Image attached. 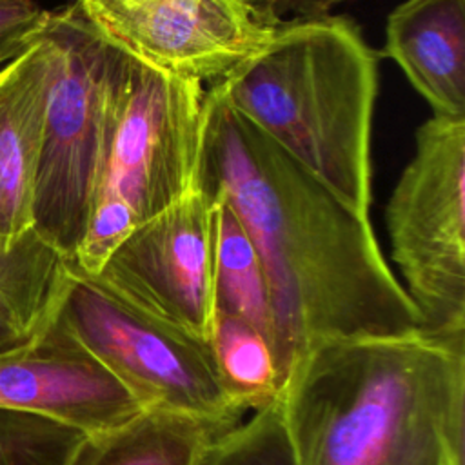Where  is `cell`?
Wrapping results in <instances>:
<instances>
[{"label": "cell", "mask_w": 465, "mask_h": 465, "mask_svg": "<svg viewBox=\"0 0 465 465\" xmlns=\"http://www.w3.org/2000/svg\"><path fill=\"white\" fill-rule=\"evenodd\" d=\"M198 182L225 200L265 272L280 389L322 341L396 336L421 316L385 262L369 216L358 214L211 85Z\"/></svg>", "instance_id": "6da1fadb"}, {"label": "cell", "mask_w": 465, "mask_h": 465, "mask_svg": "<svg viewBox=\"0 0 465 465\" xmlns=\"http://www.w3.org/2000/svg\"><path fill=\"white\" fill-rule=\"evenodd\" d=\"M278 403L300 465H465V332L322 341Z\"/></svg>", "instance_id": "7a4b0ae2"}, {"label": "cell", "mask_w": 465, "mask_h": 465, "mask_svg": "<svg viewBox=\"0 0 465 465\" xmlns=\"http://www.w3.org/2000/svg\"><path fill=\"white\" fill-rule=\"evenodd\" d=\"M361 216L371 203L378 53L343 15L278 20L271 42L211 84Z\"/></svg>", "instance_id": "3957f363"}, {"label": "cell", "mask_w": 465, "mask_h": 465, "mask_svg": "<svg viewBox=\"0 0 465 465\" xmlns=\"http://www.w3.org/2000/svg\"><path fill=\"white\" fill-rule=\"evenodd\" d=\"M53 47L45 118L35 176L33 231L73 260L100 187L133 58L109 44L80 9L49 11Z\"/></svg>", "instance_id": "277c9868"}, {"label": "cell", "mask_w": 465, "mask_h": 465, "mask_svg": "<svg viewBox=\"0 0 465 465\" xmlns=\"http://www.w3.org/2000/svg\"><path fill=\"white\" fill-rule=\"evenodd\" d=\"M54 314L142 409L227 429L249 414L223 381L211 340L131 305L69 262Z\"/></svg>", "instance_id": "5b68a950"}, {"label": "cell", "mask_w": 465, "mask_h": 465, "mask_svg": "<svg viewBox=\"0 0 465 465\" xmlns=\"http://www.w3.org/2000/svg\"><path fill=\"white\" fill-rule=\"evenodd\" d=\"M392 260L430 332H465V116L432 114L385 209Z\"/></svg>", "instance_id": "8992f818"}, {"label": "cell", "mask_w": 465, "mask_h": 465, "mask_svg": "<svg viewBox=\"0 0 465 465\" xmlns=\"http://www.w3.org/2000/svg\"><path fill=\"white\" fill-rule=\"evenodd\" d=\"M203 122L202 82L133 60L94 203H122L138 223L174 203L198 182Z\"/></svg>", "instance_id": "52a82bcc"}, {"label": "cell", "mask_w": 465, "mask_h": 465, "mask_svg": "<svg viewBox=\"0 0 465 465\" xmlns=\"http://www.w3.org/2000/svg\"><path fill=\"white\" fill-rule=\"evenodd\" d=\"M109 44L154 71L211 82L258 54L278 20L245 0H74Z\"/></svg>", "instance_id": "ba28073f"}, {"label": "cell", "mask_w": 465, "mask_h": 465, "mask_svg": "<svg viewBox=\"0 0 465 465\" xmlns=\"http://www.w3.org/2000/svg\"><path fill=\"white\" fill-rule=\"evenodd\" d=\"M91 278L131 305L211 340L213 207L200 182L138 223Z\"/></svg>", "instance_id": "9c48e42d"}, {"label": "cell", "mask_w": 465, "mask_h": 465, "mask_svg": "<svg viewBox=\"0 0 465 465\" xmlns=\"http://www.w3.org/2000/svg\"><path fill=\"white\" fill-rule=\"evenodd\" d=\"M0 409L84 434L114 429L143 411L54 312L25 341L0 352Z\"/></svg>", "instance_id": "30bf717a"}, {"label": "cell", "mask_w": 465, "mask_h": 465, "mask_svg": "<svg viewBox=\"0 0 465 465\" xmlns=\"http://www.w3.org/2000/svg\"><path fill=\"white\" fill-rule=\"evenodd\" d=\"M53 47L45 33L0 67V249L33 231L35 176L45 118Z\"/></svg>", "instance_id": "8fae6325"}, {"label": "cell", "mask_w": 465, "mask_h": 465, "mask_svg": "<svg viewBox=\"0 0 465 465\" xmlns=\"http://www.w3.org/2000/svg\"><path fill=\"white\" fill-rule=\"evenodd\" d=\"M378 56L394 60L434 114L465 116V0H405Z\"/></svg>", "instance_id": "7c38bea8"}, {"label": "cell", "mask_w": 465, "mask_h": 465, "mask_svg": "<svg viewBox=\"0 0 465 465\" xmlns=\"http://www.w3.org/2000/svg\"><path fill=\"white\" fill-rule=\"evenodd\" d=\"M227 430L187 414L143 409L114 429L84 436L67 465H198L207 445Z\"/></svg>", "instance_id": "4fadbf2b"}, {"label": "cell", "mask_w": 465, "mask_h": 465, "mask_svg": "<svg viewBox=\"0 0 465 465\" xmlns=\"http://www.w3.org/2000/svg\"><path fill=\"white\" fill-rule=\"evenodd\" d=\"M209 203L213 207L214 312L249 323L272 347L271 302L258 251L225 200L211 198Z\"/></svg>", "instance_id": "5bb4252c"}, {"label": "cell", "mask_w": 465, "mask_h": 465, "mask_svg": "<svg viewBox=\"0 0 465 465\" xmlns=\"http://www.w3.org/2000/svg\"><path fill=\"white\" fill-rule=\"evenodd\" d=\"M67 280V260L31 231L11 251L0 249V316L24 338L54 312Z\"/></svg>", "instance_id": "9a60e30c"}, {"label": "cell", "mask_w": 465, "mask_h": 465, "mask_svg": "<svg viewBox=\"0 0 465 465\" xmlns=\"http://www.w3.org/2000/svg\"><path fill=\"white\" fill-rule=\"evenodd\" d=\"M211 345L223 381L249 411L263 409L280 394V378L271 343L249 323L214 312Z\"/></svg>", "instance_id": "2e32d148"}, {"label": "cell", "mask_w": 465, "mask_h": 465, "mask_svg": "<svg viewBox=\"0 0 465 465\" xmlns=\"http://www.w3.org/2000/svg\"><path fill=\"white\" fill-rule=\"evenodd\" d=\"M198 465H300L289 441L278 398L249 412L238 425L213 440Z\"/></svg>", "instance_id": "e0dca14e"}, {"label": "cell", "mask_w": 465, "mask_h": 465, "mask_svg": "<svg viewBox=\"0 0 465 465\" xmlns=\"http://www.w3.org/2000/svg\"><path fill=\"white\" fill-rule=\"evenodd\" d=\"M84 436L47 418L0 409V465H67Z\"/></svg>", "instance_id": "ac0fdd59"}, {"label": "cell", "mask_w": 465, "mask_h": 465, "mask_svg": "<svg viewBox=\"0 0 465 465\" xmlns=\"http://www.w3.org/2000/svg\"><path fill=\"white\" fill-rule=\"evenodd\" d=\"M47 16L36 0H0V67L40 38Z\"/></svg>", "instance_id": "d6986e66"}, {"label": "cell", "mask_w": 465, "mask_h": 465, "mask_svg": "<svg viewBox=\"0 0 465 465\" xmlns=\"http://www.w3.org/2000/svg\"><path fill=\"white\" fill-rule=\"evenodd\" d=\"M262 15L280 20L278 15L283 11H298V15L325 13L331 5H336L345 0H245Z\"/></svg>", "instance_id": "ffe728a7"}, {"label": "cell", "mask_w": 465, "mask_h": 465, "mask_svg": "<svg viewBox=\"0 0 465 465\" xmlns=\"http://www.w3.org/2000/svg\"><path fill=\"white\" fill-rule=\"evenodd\" d=\"M27 338L20 336L2 316H0V352L9 351L13 347H16L18 343L25 341Z\"/></svg>", "instance_id": "44dd1931"}]
</instances>
